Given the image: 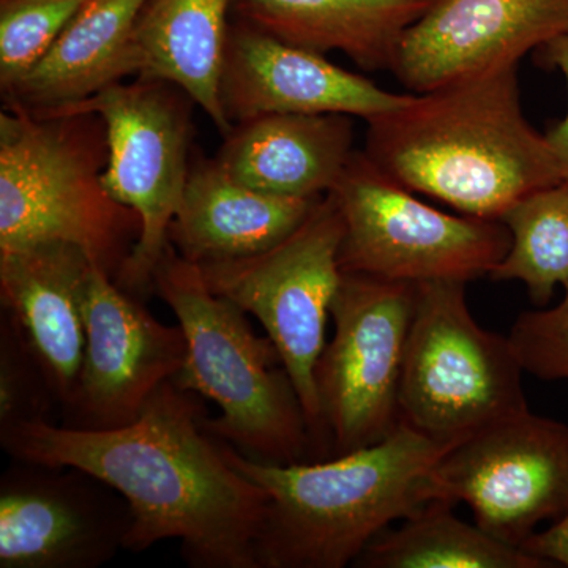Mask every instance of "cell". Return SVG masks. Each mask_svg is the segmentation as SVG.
I'll return each mask as SVG.
<instances>
[{
    "label": "cell",
    "mask_w": 568,
    "mask_h": 568,
    "mask_svg": "<svg viewBox=\"0 0 568 568\" xmlns=\"http://www.w3.org/2000/svg\"><path fill=\"white\" fill-rule=\"evenodd\" d=\"M52 394L43 369L9 317L0 324V428L50 420Z\"/></svg>",
    "instance_id": "25"
},
{
    "label": "cell",
    "mask_w": 568,
    "mask_h": 568,
    "mask_svg": "<svg viewBox=\"0 0 568 568\" xmlns=\"http://www.w3.org/2000/svg\"><path fill=\"white\" fill-rule=\"evenodd\" d=\"M215 160L250 189L283 197L331 193L355 152L354 118L268 114L235 123Z\"/></svg>",
    "instance_id": "17"
},
{
    "label": "cell",
    "mask_w": 568,
    "mask_h": 568,
    "mask_svg": "<svg viewBox=\"0 0 568 568\" xmlns=\"http://www.w3.org/2000/svg\"><path fill=\"white\" fill-rule=\"evenodd\" d=\"M564 290L558 305L523 313L508 335L523 369L540 379H568V286Z\"/></svg>",
    "instance_id": "26"
},
{
    "label": "cell",
    "mask_w": 568,
    "mask_h": 568,
    "mask_svg": "<svg viewBox=\"0 0 568 568\" xmlns=\"http://www.w3.org/2000/svg\"><path fill=\"white\" fill-rule=\"evenodd\" d=\"M365 155L413 193L462 215L500 220L562 182L547 138L519 102L518 63L459 78L369 119Z\"/></svg>",
    "instance_id": "2"
},
{
    "label": "cell",
    "mask_w": 568,
    "mask_h": 568,
    "mask_svg": "<svg viewBox=\"0 0 568 568\" xmlns=\"http://www.w3.org/2000/svg\"><path fill=\"white\" fill-rule=\"evenodd\" d=\"M85 353L69 426L111 429L132 424L149 398L185 365L181 325H166L93 264L84 295Z\"/></svg>",
    "instance_id": "13"
},
{
    "label": "cell",
    "mask_w": 568,
    "mask_h": 568,
    "mask_svg": "<svg viewBox=\"0 0 568 568\" xmlns=\"http://www.w3.org/2000/svg\"><path fill=\"white\" fill-rule=\"evenodd\" d=\"M523 551L541 560L545 566L568 567V510L555 525L544 532H534L532 536L521 545Z\"/></svg>",
    "instance_id": "28"
},
{
    "label": "cell",
    "mask_w": 568,
    "mask_h": 568,
    "mask_svg": "<svg viewBox=\"0 0 568 568\" xmlns=\"http://www.w3.org/2000/svg\"><path fill=\"white\" fill-rule=\"evenodd\" d=\"M345 222L327 193L293 234L253 256L200 265L213 294L263 324L304 409L313 450L332 454L321 414L316 366L339 282Z\"/></svg>",
    "instance_id": "7"
},
{
    "label": "cell",
    "mask_w": 568,
    "mask_h": 568,
    "mask_svg": "<svg viewBox=\"0 0 568 568\" xmlns=\"http://www.w3.org/2000/svg\"><path fill=\"white\" fill-rule=\"evenodd\" d=\"M567 31L568 0H437L403 37L392 71L424 93L518 63Z\"/></svg>",
    "instance_id": "15"
},
{
    "label": "cell",
    "mask_w": 568,
    "mask_h": 568,
    "mask_svg": "<svg viewBox=\"0 0 568 568\" xmlns=\"http://www.w3.org/2000/svg\"><path fill=\"white\" fill-rule=\"evenodd\" d=\"M536 62L540 67L558 69L566 77L568 85V31L560 33L556 39L541 44L536 51ZM547 142L558 163L564 181L568 182V112L566 119L552 126L547 134Z\"/></svg>",
    "instance_id": "27"
},
{
    "label": "cell",
    "mask_w": 568,
    "mask_h": 568,
    "mask_svg": "<svg viewBox=\"0 0 568 568\" xmlns=\"http://www.w3.org/2000/svg\"><path fill=\"white\" fill-rule=\"evenodd\" d=\"M219 93L233 126L268 114H346L368 122L413 99L239 20L227 32Z\"/></svg>",
    "instance_id": "14"
},
{
    "label": "cell",
    "mask_w": 568,
    "mask_h": 568,
    "mask_svg": "<svg viewBox=\"0 0 568 568\" xmlns=\"http://www.w3.org/2000/svg\"><path fill=\"white\" fill-rule=\"evenodd\" d=\"M455 504L435 499L373 538L354 567L361 568H540L521 548L455 517Z\"/></svg>",
    "instance_id": "22"
},
{
    "label": "cell",
    "mask_w": 568,
    "mask_h": 568,
    "mask_svg": "<svg viewBox=\"0 0 568 568\" xmlns=\"http://www.w3.org/2000/svg\"><path fill=\"white\" fill-rule=\"evenodd\" d=\"M432 500L465 503L478 528L521 548L568 510V425L530 410L478 429L432 473Z\"/></svg>",
    "instance_id": "11"
},
{
    "label": "cell",
    "mask_w": 568,
    "mask_h": 568,
    "mask_svg": "<svg viewBox=\"0 0 568 568\" xmlns=\"http://www.w3.org/2000/svg\"><path fill=\"white\" fill-rule=\"evenodd\" d=\"M108 136L93 112H0V252L63 242L115 278L141 234L136 212L108 193Z\"/></svg>",
    "instance_id": "4"
},
{
    "label": "cell",
    "mask_w": 568,
    "mask_h": 568,
    "mask_svg": "<svg viewBox=\"0 0 568 568\" xmlns=\"http://www.w3.org/2000/svg\"><path fill=\"white\" fill-rule=\"evenodd\" d=\"M454 446L402 420L372 446L316 463L261 462L224 443L230 462L267 495L257 566H353L373 538L432 500L433 469Z\"/></svg>",
    "instance_id": "3"
},
{
    "label": "cell",
    "mask_w": 568,
    "mask_h": 568,
    "mask_svg": "<svg viewBox=\"0 0 568 568\" xmlns=\"http://www.w3.org/2000/svg\"><path fill=\"white\" fill-rule=\"evenodd\" d=\"M233 6L234 0H148L134 28L140 77L179 85L222 136L233 129L219 93Z\"/></svg>",
    "instance_id": "21"
},
{
    "label": "cell",
    "mask_w": 568,
    "mask_h": 568,
    "mask_svg": "<svg viewBox=\"0 0 568 568\" xmlns=\"http://www.w3.org/2000/svg\"><path fill=\"white\" fill-rule=\"evenodd\" d=\"M200 398L168 381L130 425L18 422L0 428V444L14 462L73 467L115 489L132 514L125 551L179 540L190 567L260 568L267 495L209 432Z\"/></svg>",
    "instance_id": "1"
},
{
    "label": "cell",
    "mask_w": 568,
    "mask_h": 568,
    "mask_svg": "<svg viewBox=\"0 0 568 568\" xmlns=\"http://www.w3.org/2000/svg\"><path fill=\"white\" fill-rule=\"evenodd\" d=\"M93 264L80 246L63 242L0 252L3 315L39 362L63 410L80 386L84 295Z\"/></svg>",
    "instance_id": "16"
},
{
    "label": "cell",
    "mask_w": 568,
    "mask_h": 568,
    "mask_svg": "<svg viewBox=\"0 0 568 568\" xmlns=\"http://www.w3.org/2000/svg\"><path fill=\"white\" fill-rule=\"evenodd\" d=\"M437 0H234L235 20L294 47L338 51L366 71L394 69L403 37Z\"/></svg>",
    "instance_id": "20"
},
{
    "label": "cell",
    "mask_w": 568,
    "mask_h": 568,
    "mask_svg": "<svg viewBox=\"0 0 568 568\" xmlns=\"http://www.w3.org/2000/svg\"><path fill=\"white\" fill-rule=\"evenodd\" d=\"M345 222L343 274L420 284L489 275L510 248L500 220L452 215L425 204L354 152L331 192Z\"/></svg>",
    "instance_id": "8"
},
{
    "label": "cell",
    "mask_w": 568,
    "mask_h": 568,
    "mask_svg": "<svg viewBox=\"0 0 568 568\" xmlns=\"http://www.w3.org/2000/svg\"><path fill=\"white\" fill-rule=\"evenodd\" d=\"M523 373L508 336L485 331L470 315L466 283L416 284L399 383V420L454 446L529 409Z\"/></svg>",
    "instance_id": "6"
},
{
    "label": "cell",
    "mask_w": 568,
    "mask_h": 568,
    "mask_svg": "<svg viewBox=\"0 0 568 568\" xmlns=\"http://www.w3.org/2000/svg\"><path fill=\"white\" fill-rule=\"evenodd\" d=\"M0 480V568H99L125 545L129 504L73 467L17 462Z\"/></svg>",
    "instance_id": "12"
},
{
    "label": "cell",
    "mask_w": 568,
    "mask_h": 568,
    "mask_svg": "<svg viewBox=\"0 0 568 568\" xmlns=\"http://www.w3.org/2000/svg\"><path fill=\"white\" fill-rule=\"evenodd\" d=\"M148 0H88L50 51L20 82L2 92L3 103L36 112L92 99L130 77H140L134 28Z\"/></svg>",
    "instance_id": "19"
},
{
    "label": "cell",
    "mask_w": 568,
    "mask_h": 568,
    "mask_svg": "<svg viewBox=\"0 0 568 568\" xmlns=\"http://www.w3.org/2000/svg\"><path fill=\"white\" fill-rule=\"evenodd\" d=\"M153 291L173 310L189 346L174 383L222 410L205 420L209 432L250 458L304 462L313 450L308 424L272 339L254 334L246 313L213 294L200 265L171 244L156 265Z\"/></svg>",
    "instance_id": "5"
},
{
    "label": "cell",
    "mask_w": 568,
    "mask_h": 568,
    "mask_svg": "<svg viewBox=\"0 0 568 568\" xmlns=\"http://www.w3.org/2000/svg\"><path fill=\"white\" fill-rule=\"evenodd\" d=\"M88 0H0V88L9 91L50 51Z\"/></svg>",
    "instance_id": "24"
},
{
    "label": "cell",
    "mask_w": 568,
    "mask_h": 568,
    "mask_svg": "<svg viewBox=\"0 0 568 568\" xmlns=\"http://www.w3.org/2000/svg\"><path fill=\"white\" fill-rule=\"evenodd\" d=\"M193 104L192 97L173 82L136 77L85 102L32 111L40 115L93 112L103 119L110 151L104 186L141 220L140 239L114 278L133 297L153 291V274L170 245L171 223L192 170Z\"/></svg>",
    "instance_id": "9"
},
{
    "label": "cell",
    "mask_w": 568,
    "mask_h": 568,
    "mask_svg": "<svg viewBox=\"0 0 568 568\" xmlns=\"http://www.w3.org/2000/svg\"><path fill=\"white\" fill-rule=\"evenodd\" d=\"M323 197L257 192L230 178L215 159H201L190 170L170 244L197 265L253 256L293 234Z\"/></svg>",
    "instance_id": "18"
},
{
    "label": "cell",
    "mask_w": 568,
    "mask_h": 568,
    "mask_svg": "<svg viewBox=\"0 0 568 568\" xmlns=\"http://www.w3.org/2000/svg\"><path fill=\"white\" fill-rule=\"evenodd\" d=\"M416 284L343 274L331 306L335 334L316 366L334 457L372 446L399 424L398 395Z\"/></svg>",
    "instance_id": "10"
},
{
    "label": "cell",
    "mask_w": 568,
    "mask_h": 568,
    "mask_svg": "<svg viewBox=\"0 0 568 568\" xmlns=\"http://www.w3.org/2000/svg\"><path fill=\"white\" fill-rule=\"evenodd\" d=\"M500 222L510 233V248L489 276L521 282L534 304L547 305L556 287L568 286V182L528 194Z\"/></svg>",
    "instance_id": "23"
}]
</instances>
